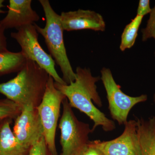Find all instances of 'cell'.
<instances>
[{
	"label": "cell",
	"instance_id": "obj_14",
	"mask_svg": "<svg viewBox=\"0 0 155 155\" xmlns=\"http://www.w3.org/2000/svg\"><path fill=\"white\" fill-rule=\"evenodd\" d=\"M27 60L21 51L15 53L7 51L0 53V76L19 72Z\"/></svg>",
	"mask_w": 155,
	"mask_h": 155
},
{
	"label": "cell",
	"instance_id": "obj_22",
	"mask_svg": "<svg viewBox=\"0 0 155 155\" xmlns=\"http://www.w3.org/2000/svg\"><path fill=\"white\" fill-rule=\"evenodd\" d=\"M4 2L5 1L4 0H0V14L5 13V11H3L2 9V8L4 7V5H3Z\"/></svg>",
	"mask_w": 155,
	"mask_h": 155
},
{
	"label": "cell",
	"instance_id": "obj_3",
	"mask_svg": "<svg viewBox=\"0 0 155 155\" xmlns=\"http://www.w3.org/2000/svg\"><path fill=\"white\" fill-rule=\"evenodd\" d=\"M46 17L45 26L41 28L34 23L38 33L45 39L50 55L61 68L63 80L67 84L75 81L76 76L67 56L64 41V28L61 16L53 10L48 0L39 1Z\"/></svg>",
	"mask_w": 155,
	"mask_h": 155
},
{
	"label": "cell",
	"instance_id": "obj_4",
	"mask_svg": "<svg viewBox=\"0 0 155 155\" xmlns=\"http://www.w3.org/2000/svg\"><path fill=\"white\" fill-rule=\"evenodd\" d=\"M63 113L59 122L61 130V155H81L90 140L92 133L88 124L79 121L67 98L63 103Z\"/></svg>",
	"mask_w": 155,
	"mask_h": 155
},
{
	"label": "cell",
	"instance_id": "obj_8",
	"mask_svg": "<svg viewBox=\"0 0 155 155\" xmlns=\"http://www.w3.org/2000/svg\"><path fill=\"white\" fill-rule=\"evenodd\" d=\"M124 125L123 133L117 138L108 141L95 140L105 155H142L136 120H129Z\"/></svg>",
	"mask_w": 155,
	"mask_h": 155
},
{
	"label": "cell",
	"instance_id": "obj_11",
	"mask_svg": "<svg viewBox=\"0 0 155 155\" xmlns=\"http://www.w3.org/2000/svg\"><path fill=\"white\" fill-rule=\"evenodd\" d=\"M31 0H10L8 14L0 24L5 29L15 28L18 30L35 23L40 17L31 8Z\"/></svg>",
	"mask_w": 155,
	"mask_h": 155
},
{
	"label": "cell",
	"instance_id": "obj_2",
	"mask_svg": "<svg viewBox=\"0 0 155 155\" xmlns=\"http://www.w3.org/2000/svg\"><path fill=\"white\" fill-rule=\"evenodd\" d=\"M49 76L35 62L27 59L16 77L0 84V94L17 104L21 110L37 108L44 95Z\"/></svg>",
	"mask_w": 155,
	"mask_h": 155
},
{
	"label": "cell",
	"instance_id": "obj_5",
	"mask_svg": "<svg viewBox=\"0 0 155 155\" xmlns=\"http://www.w3.org/2000/svg\"><path fill=\"white\" fill-rule=\"evenodd\" d=\"M66 97L56 88L54 81L50 75L45 92L37 110L41 119L45 140L51 155H58L55 143L56 129L61 105Z\"/></svg>",
	"mask_w": 155,
	"mask_h": 155
},
{
	"label": "cell",
	"instance_id": "obj_10",
	"mask_svg": "<svg viewBox=\"0 0 155 155\" xmlns=\"http://www.w3.org/2000/svg\"><path fill=\"white\" fill-rule=\"evenodd\" d=\"M60 16L64 30L67 31L90 29L104 31L106 29L102 16L95 11L78 9L62 12Z\"/></svg>",
	"mask_w": 155,
	"mask_h": 155
},
{
	"label": "cell",
	"instance_id": "obj_6",
	"mask_svg": "<svg viewBox=\"0 0 155 155\" xmlns=\"http://www.w3.org/2000/svg\"><path fill=\"white\" fill-rule=\"evenodd\" d=\"M12 32L11 37L21 48V52L27 59L34 61L53 78L55 82L67 84L55 69V63L50 54L43 49L38 40V33L34 24L26 25Z\"/></svg>",
	"mask_w": 155,
	"mask_h": 155
},
{
	"label": "cell",
	"instance_id": "obj_1",
	"mask_svg": "<svg viewBox=\"0 0 155 155\" xmlns=\"http://www.w3.org/2000/svg\"><path fill=\"white\" fill-rule=\"evenodd\" d=\"M75 81L69 84H62L54 81V86L66 96L72 108H75L88 116L93 122L91 132L98 127L106 132L116 129V124L94 105L102 106V102L97 91L96 83L101 80L99 76L92 75L88 68L77 67Z\"/></svg>",
	"mask_w": 155,
	"mask_h": 155
},
{
	"label": "cell",
	"instance_id": "obj_23",
	"mask_svg": "<svg viewBox=\"0 0 155 155\" xmlns=\"http://www.w3.org/2000/svg\"><path fill=\"white\" fill-rule=\"evenodd\" d=\"M153 102L154 103V104H155V93L153 95Z\"/></svg>",
	"mask_w": 155,
	"mask_h": 155
},
{
	"label": "cell",
	"instance_id": "obj_24",
	"mask_svg": "<svg viewBox=\"0 0 155 155\" xmlns=\"http://www.w3.org/2000/svg\"><path fill=\"white\" fill-rule=\"evenodd\" d=\"M3 120H0V123H1V122H2V121Z\"/></svg>",
	"mask_w": 155,
	"mask_h": 155
},
{
	"label": "cell",
	"instance_id": "obj_15",
	"mask_svg": "<svg viewBox=\"0 0 155 155\" xmlns=\"http://www.w3.org/2000/svg\"><path fill=\"white\" fill-rule=\"evenodd\" d=\"M143 17L136 15L131 22L125 26L121 36L120 45V49L122 51L132 48L135 44L138 35L139 28Z\"/></svg>",
	"mask_w": 155,
	"mask_h": 155
},
{
	"label": "cell",
	"instance_id": "obj_13",
	"mask_svg": "<svg viewBox=\"0 0 155 155\" xmlns=\"http://www.w3.org/2000/svg\"><path fill=\"white\" fill-rule=\"evenodd\" d=\"M136 120L142 155H155V116L137 118Z\"/></svg>",
	"mask_w": 155,
	"mask_h": 155
},
{
	"label": "cell",
	"instance_id": "obj_21",
	"mask_svg": "<svg viewBox=\"0 0 155 155\" xmlns=\"http://www.w3.org/2000/svg\"><path fill=\"white\" fill-rule=\"evenodd\" d=\"M5 29L0 24V53L8 51L7 38L5 35Z\"/></svg>",
	"mask_w": 155,
	"mask_h": 155
},
{
	"label": "cell",
	"instance_id": "obj_19",
	"mask_svg": "<svg viewBox=\"0 0 155 155\" xmlns=\"http://www.w3.org/2000/svg\"><path fill=\"white\" fill-rule=\"evenodd\" d=\"M81 155H105L96 143L95 140L90 141Z\"/></svg>",
	"mask_w": 155,
	"mask_h": 155
},
{
	"label": "cell",
	"instance_id": "obj_17",
	"mask_svg": "<svg viewBox=\"0 0 155 155\" xmlns=\"http://www.w3.org/2000/svg\"><path fill=\"white\" fill-rule=\"evenodd\" d=\"M150 14L146 27L141 29L143 41H147L148 39L151 38H153L155 40V5Z\"/></svg>",
	"mask_w": 155,
	"mask_h": 155
},
{
	"label": "cell",
	"instance_id": "obj_16",
	"mask_svg": "<svg viewBox=\"0 0 155 155\" xmlns=\"http://www.w3.org/2000/svg\"><path fill=\"white\" fill-rule=\"evenodd\" d=\"M21 108L8 99L0 100V120L15 119L21 113Z\"/></svg>",
	"mask_w": 155,
	"mask_h": 155
},
{
	"label": "cell",
	"instance_id": "obj_20",
	"mask_svg": "<svg viewBox=\"0 0 155 155\" xmlns=\"http://www.w3.org/2000/svg\"><path fill=\"white\" fill-rule=\"evenodd\" d=\"M152 9L150 7L149 0H140L139 2L137 15L143 17L147 14H150Z\"/></svg>",
	"mask_w": 155,
	"mask_h": 155
},
{
	"label": "cell",
	"instance_id": "obj_7",
	"mask_svg": "<svg viewBox=\"0 0 155 155\" xmlns=\"http://www.w3.org/2000/svg\"><path fill=\"white\" fill-rule=\"evenodd\" d=\"M101 72V79L105 89L111 117L119 125H125L131 109L137 104L146 101L147 95L131 97L125 94L116 83L110 69L103 67Z\"/></svg>",
	"mask_w": 155,
	"mask_h": 155
},
{
	"label": "cell",
	"instance_id": "obj_9",
	"mask_svg": "<svg viewBox=\"0 0 155 155\" xmlns=\"http://www.w3.org/2000/svg\"><path fill=\"white\" fill-rule=\"evenodd\" d=\"M13 131L19 143L28 149L44 137L43 127L37 108L22 109L15 119Z\"/></svg>",
	"mask_w": 155,
	"mask_h": 155
},
{
	"label": "cell",
	"instance_id": "obj_12",
	"mask_svg": "<svg viewBox=\"0 0 155 155\" xmlns=\"http://www.w3.org/2000/svg\"><path fill=\"white\" fill-rule=\"evenodd\" d=\"M12 119H4L0 123V155H27L29 149L19 143L11 129Z\"/></svg>",
	"mask_w": 155,
	"mask_h": 155
},
{
	"label": "cell",
	"instance_id": "obj_18",
	"mask_svg": "<svg viewBox=\"0 0 155 155\" xmlns=\"http://www.w3.org/2000/svg\"><path fill=\"white\" fill-rule=\"evenodd\" d=\"M27 155H51L44 137L30 147Z\"/></svg>",
	"mask_w": 155,
	"mask_h": 155
}]
</instances>
